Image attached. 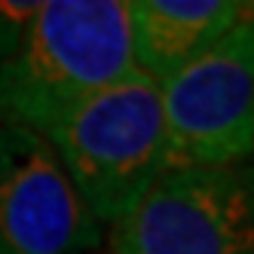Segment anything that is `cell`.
<instances>
[{"instance_id": "2", "label": "cell", "mask_w": 254, "mask_h": 254, "mask_svg": "<svg viewBox=\"0 0 254 254\" xmlns=\"http://www.w3.org/2000/svg\"><path fill=\"white\" fill-rule=\"evenodd\" d=\"M43 138L92 217L117 224L166 172L159 83L135 67L67 111Z\"/></svg>"}, {"instance_id": "4", "label": "cell", "mask_w": 254, "mask_h": 254, "mask_svg": "<svg viewBox=\"0 0 254 254\" xmlns=\"http://www.w3.org/2000/svg\"><path fill=\"white\" fill-rule=\"evenodd\" d=\"M114 254H254V156L166 169L114 224Z\"/></svg>"}, {"instance_id": "5", "label": "cell", "mask_w": 254, "mask_h": 254, "mask_svg": "<svg viewBox=\"0 0 254 254\" xmlns=\"http://www.w3.org/2000/svg\"><path fill=\"white\" fill-rule=\"evenodd\" d=\"M98 245L101 224L52 144L0 126V254H89Z\"/></svg>"}, {"instance_id": "6", "label": "cell", "mask_w": 254, "mask_h": 254, "mask_svg": "<svg viewBox=\"0 0 254 254\" xmlns=\"http://www.w3.org/2000/svg\"><path fill=\"white\" fill-rule=\"evenodd\" d=\"M245 0H132L135 67L166 83L239 19Z\"/></svg>"}, {"instance_id": "3", "label": "cell", "mask_w": 254, "mask_h": 254, "mask_svg": "<svg viewBox=\"0 0 254 254\" xmlns=\"http://www.w3.org/2000/svg\"><path fill=\"white\" fill-rule=\"evenodd\" d=\"M166 169L254 156V0L208 49L159 83Z\"/></svg>"}, {"instance_id": "1", "label": "cell", "mask_w": 254, "mask_h": 254, "mask_svg": "<svg viewBox=\"0 0 254 254\" xmlns=\"http://www.w3.org/2000/svg\"><path fill=\"white\" fill-rule=\"evenodd\" d=\"M135 70L126 0L40 3L0 59V126L46 135L67 111Z\"/></svg>"}]
</instances>
